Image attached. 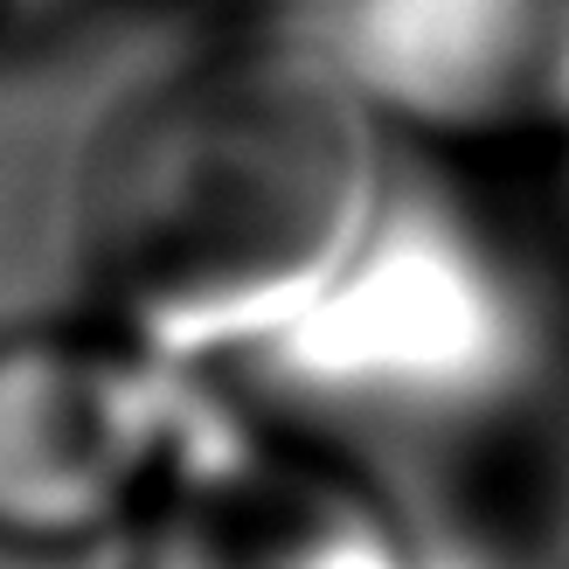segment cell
<instances>
[{
  "label": "cell",
  "mask_w": 569,
  "mask_h": 569,
  "mask_svg": "<svg viewBox=\"0 0 569 569\" xmlns=\"http://www.w3.org/2000/svg\"><path fill=\"white\" fill-rule=\"evenodd\" d=\"M389 202V132L320 36L194 42L77 153L83 312L194 376L258 368L355 271Z\"/></svg>",
  "instance_id": "6da1fadb"
},
{
  "label": "cell",
  "mask_w": 569,
  "mask_h": 569,
  "mask_svg": "<svg viewBox=\"0 0 569 569\" xmlns=\"http://www.w3.org/2000/svg\"><path fill=\"white\" fill-rule=\"evenodd\" d=\"M528 292L472 222L396 194L355 271L258 361L340 417H466L528 376Z\"/></svg>",
  "instance_id": "7a4b0ae2"
},
{
  "label": "cell",
  "mask_w": 569,
  "mask_h": 569,
  "mask_svg": "<svg viewBox=\"0 0 569 569\" xmlns=\"http://www.w3.org/2000/svg\"><path fill=\"white\" fill-rule=\"evenodd\" d=\"M222 431L194 368L98 312L0 333V542L77 549L147 521Z\"/></svg>",
  "instance_id": "3957f363"
},
{
  "label": "cell",
  "mask_w": 569,
  "mask_h": 569,
  "mask_svg": "<svg viewBox=\"0 0 569 569\" xmlns=\"http://www.w3.org/2000/svg\"><path fill=\"white\" fill-rule=\"evenodd\" d=\"M312 36L382 132L459 153L569 139V0H327Z\"/></svg>",
  "instance_id": "277c9868"
},
{
  "label": "cell",
  "mask_w": 569,
  "mask_h": 569,
  "mask_svg": "<svg viewBox=\"0 0 569 569\" xmlns=\"http://www.w3.org/2000/svg\"><path fill=\"white\" fill-rule=\"evenodd\" d=\"M139 528V569H410L376 493L327 459L250 445L230 423Z\"/></svg>",
  "instance_id": "5b68a950"
},
{
  "label": "cell",
  "mask_w": 569,
  "mask_h": 569,
  "mask_svg": "<svg viewBox=\"0 0 569 569\" xmlns=\"http://www.w3.org/2000/svg\"><path fill=\"white\" fill-rule=\"evenodd\" d=\"M36 8H42V0H0V42H8L14 28H21L28 14H36Z\"/></svg>",
  "instance_id": "8992f818"
}]
</instances>
